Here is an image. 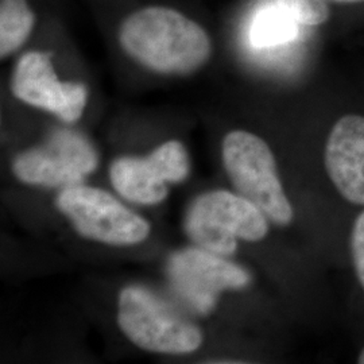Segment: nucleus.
I'll list each match as a JSON object with an SVG mask.
<instances>
[{
    "label": "nucleus",
    "mask_w": 364,
    "mask_h": 364,
    "mask_svg": "<svg viewBox=\"0 0 364 364\" xmlns=\"http://www.w3.org/2000/svg\"><path fill=\"white\" fill-rule=\"evenodd\" d=\"M168 182H181L189 174V158L183 144L170 141L151 154Z\"/></svg>",
    "instance_id": "13"
},
{
    "label": "nucleus",
    "mask_w": 364,
    "mask_h": 364,
    "mask_svg": "<svg viewBox=\"0 0 364 364\" xmlns=\"http://www.w3.org/2000/svg\"><path fill=\"white\" fill-rule=\"evenodd\" d=\"M302 26H321L329 19L326 0H277Z\"/></svg>",
    "instance_id": "14"
},
{
    "label": "nucleus",
    "mask_w": 364,
    "mask_h": 364,
    "mask_svg": "<svg viewBox=\"0 0 364 364\" xmlns=\"http://www.w3.org/2000/svg\"><path fill=\"white\" fill-rule=\"evenodd\" d=\"M119 42L134 61L162 75L193 73L213 53L207 30L166 6H147L129 14L119 27Z\"/></svg>",
    "instance_id": "1"
},
{
    "label": "nucleus",
    "mask_w": 364,
    "mask_h": 364,
    "mask_svg": "<svg viewBox=\"0 0 364 364\" xmlns=\"http://www.w3.org/2000/svg\"><path fill=\"white\" fill-rule=\"evenodd\" d=\"M224 166L236 192L278 225H289L293 208L279 181L269 144L248 131L230 132L223 142Z\"/></svg>",
    "instance_id": "2"
},
{
    "label": "nucleus",
    "mask_w": 364,
    "mask_h": 364,
    "mask_svg": "<svg viewBox=\"0 0 364 364\" xmlns=\"http://www.w3.org/2000/svg\"><path fill=\"white\" fill-rule=\"evenodd\" d=\"M57 207L78 234L112 246H130L150 234L149 223L105 191L75 185L57 197Z\"/></svg>",
    "instance_id": "5"
},
{
    "label": "nucleus",
    "mask_w": 364,
    "mask_h": 364,
    "mask_svg": "<svg viewBox=\"0 0 364 364\" xmlns=\"http://www.w3.org/2000/svg\"><path fill=\"white\" fill-rule=\"evenodd\" d=\"M332 1H338V3H356V1H363V0H332Z\"/></svg>",
    "instance_id": "16"
},
{
    "label": "nucleus",
    "mask_w": 364,
    "mask_h": 364,
    "mask_svg": "<svg viewBox=\"0 0 364 364\" xmlns=\"http://www.w3.org/2000/svg\"><path fill=\"white\" fill-rule=\"evenodd\" d=\"M326 169L338 193L364 207V117H340L328 135Z\"/></svg>",
    "instance_id": "9"
},
{
    "label": "nucleus",
    "mask_w": 364,
    "mask_h": 364,
    "mask_svg": "<svg viewBox=\"0 0 364 364\" xmlns=\"http://www.w3.org/2000/svg\"><path fill=\"white\" fill-rule=\"evenodd\" d=\"M169 277L177 293L200 313L210 312L223 290L243 289L251 281L245 269L204 248L174 254Z\"/></svg>",
    "instance_id": "8"
},
{
    "label": "nucleus",
    "mask_w": 364,
    "mask_h": 364,
    "mask_svg": "<svg viewBox=\"0 0 364 364\" xmlns=\"http://www.w3.org/2000/svg\"><path fill=\"white\" fill-rule=\"evenodd\" d=\"M358 363L364 364V348L363 351L360 352L359 358H358Z\"/></svg>",
    "instance_id": "17"
},
{
    "label": "nucleus",
    "mask_w": 364,
    "mask_h": 364,
    "mask_svg": "<svg viewBox=\"0 0 364 364\" xmlns=\"http://www.w3.org/2000/svg\"><path fill=\"white\" fill-rule=\"evenodd\" d=\"M267 220V216L247 198L216 191L200 196L192 204L185 228L200 247L230 257L237 248V239L262 240L269 232Z\"/></svg>",
    "instance_id": "3"
},
{
    "label": "nucleus",
    "mask_w": 364,
    "mask_h": 364,
    "mask_svg": "<svg viewBox=\"0 0 364 364\" xmlns=\"http://www.w3.org/2000/svg\"><path fill=\"white\" fill-rule=\"evenodd\" d=\"M11 88L21 102L52 112L66 123L81 117L88 100L87 87L61 81L55 75L50 54L39 50L27 52L18 60Z\"/></svg>",
    "instance_id": "7"
},
{
    "label": "nucleus",
    "mask_w": 364,
    "mask_h": 364,
    "mask_svg": "<svg viewBox=\"0 0 364 364\" xmlns=\"http://www.w3.org/2000/svg\"><path fill=\"white\" fill-rule=\"evenodd\" d=\"M351 257L355 273L364 289V210L352 225Z\"/></svg>",
    "instance_id": "15"
},
{
    "label": "nucleus",
    "mask_w": 364,
    "mask_h": 364,
    "mask_svg": "<svg viewBox=\"0 0 364 364\" xmlns=\"http://www.w3.org/2000/svg\"><path fill=\"white\" fill-rule=\"evenodd\" d=\"M117 323L134 344L147 351L189 353L203 343V333L195 324L141 287L122 291Z\"/></svg>",
    "instance_id": "4"
},
{
    "label": "nucleus",
    "mask_w": 364,
    "mask_h": 364,
    "mask_svg": "<svg viewBox=\"0 0 364 364\" xmlns=\"http://www.w3.org/2000/svg\"><path fill=\"white\" fill-rule=\"evenodd\" d=\"M111 181L119 195L142 205H156L168 195V181L151 156L117 159L111 166Z\"/></svg>",
    "instance_id": "10"
},
{
    "label": "nucleus",
    "mask_w": 364,
    "mask_h": 364,
    "mask_svg": "<svg viewBox=\"0 0 364 364\" xmlns=\"http://www.w3.org/2000/svg\"><path fill=\"white\" fill-rule=\"evenodd\" d=\"M97 168V154L91 144L70 131H61L38 149L18 156L14 173L30 185L69 188L82 181Z\"/></svg>",
    "instance_id": "6"
},
{
    "label": "nucleus",
    "mask_w": 364,
    "mask_h": 364,
    "mask_svg": "<svg viewBox=\"0 0 364 364\" xmlns=\"http://www.w3.org/2000/svg\"><path fill=\"white\" fill-rule=\"evenodd\" d=\"M297 19L282 6L272 4L255 15L250 28V41L258 49L282 46L299 36Z\"/></svg>",
    "instance_id": "11"
},
{
    "label": "nucleus",
    "mask_w": 364,
    "mask_h": 364,
    "mask_svg": "<svg viewBox=\"0 0 364 364\" xmlns=\"http://www.w3.org/2000/svg\"><path fill=\"white\" fill-rule=\"evenodd\" d=\"M37 15L27 0H0V55L6 58L30 38Z\"/></svg>",
    "instance_id": "12"
}]
</instances>
